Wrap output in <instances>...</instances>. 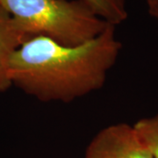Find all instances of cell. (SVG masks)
<instances>
[{"label":"cell","mask_w":158,"mask_h":158,"mask_svg":"<svg viewBox=\"0 0 158 158\" xmlns=\"http://www.w3.org/2000/svg\"><path fill=\"white\" fill-rule=\"evenodd\" d=\"M29 38L76 46L97 37L109 23L81 0H0Z\"/></svg>","instance_id":"cell-2"},{"label":"cell","mask_w":158,"mask_h":158,"mask_svg":"<svg viewBox=\"0 0 158 158\" xmlns=\"http://www.w3.org/2000/svg\"><path fill=\"white\" fill-rule=\"evenodd\" d=\"M106 22L118 26L127 19V0H81Z\"/></svg>","instance_id":"cell-5"},{"label":"cell","mask_w":158,"mask_h":158,"mask_svg":"<svg viewBox=\"0 0 158 158\" xmlns=\"http://www.w3.org/2000/svg\"><path fill=\"white\" fill-rule=\"evenodd\" d=\"M146 1H147V0H146Z\"/></svg>","instance_id":"cell-8"},{"label":"cell","mask_w":158,"mask_h":158,"mask_svg":"<svg viewBox=\"0 0 158 158\" xmlns=\"http://www.w3.org/2000/svg\"><path fill=\"white\" fill-rule=\"evenodd\" d=\"M134 127L152 157L158 158V113L137 120Z\"/></svg>","instance_id":"cell-6"},{"label":"cell","mask_w":158,"mask_h":158,"mask_svg":"<svg viewBox=\"0 0 158 158\" xmlns=\"http://www.w3.org/2000/svg\"><path fill=\"white\" fill-rule=\"evenodd\" d=\"M121 48L116 27L111 24L80 45L34 36L12 56L11 84L39 101L69 103L101 89Z\"/></svg>","instance_id":"cell-1"},{"label":"cell","mask_w":158,"mask_h":158,"mask_svg":"<svg viewBox=\"0 0 158 158\" xmlns=\"http://www.w3.org/2000/svg\"><path fill=\"white\" fill-rule=\"evenodd\" d=\"M27 40V34L0 4V95L12 85L10 78L11 58Z\"/></svg>","instance_id":"cell-4"},{"label":"cell","mask_w":158,"mask_h":158,"mask_svg":"<svg viewBox=\"0 0 158 158\" xmlns=\"http://www.w3.org/2000/svg\"><path fill=\"white\" fill-rule=\"evenodd\" d=\"M85 158H153L134 125L115 123L91 139Z\"/></svg>","instance_id":"cell-3"},{"label":"cell","mask_w":158,"mask_h":158,"mask_svg":"<svg viewBox=\"0 0 158 158\" xmlns=\"http://www.w3.org/2000/svg\"><path fill=\"white\" fill-rule=\"evenodd\" d=\"M146 3L149 14L158 20V0H147Z\"/></svg>","instance_id":"cell-7"}]
</instances>
